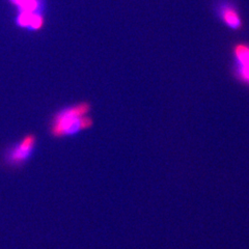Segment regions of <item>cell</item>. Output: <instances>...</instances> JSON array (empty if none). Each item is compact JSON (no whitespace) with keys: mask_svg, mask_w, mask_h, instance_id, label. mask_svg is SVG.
I'll list each match as a JSON object with an SVG mask.
<instances>
[{"mask_svg":"<svg viewBox=\"0 0 249 249\" xmlns=\"http://www.w3.org/2000/svg\"><path fill=\"white\" fill-rule=\"evenodd\" d=\"M90 111V104L81 102L76 105L61 109L56 114H54L50 124V133L54 137H62L64 131L81 116L88 115Z\"/></svg>","mask_w":249,"mask_h":249,"instance_id":"cell-1","label":"cell"},{"mask_svg":"<svg viewBox=\"0 0 249 249\" xmlns=\"http://www.w3.org/2000/svg\"><path fill=\"white\" fill-rule=\"evenodd\" d=\"M36 138L28 134L19 143L14 145L4 155V162L10 167H20L31 157L34 153Z\"/></svg>","mask_w":249,"mask_h":249,"instance_id":"cell-2","label":"cell"},{"mask_svg":"<svg viewBox=\"0 0 249 249\" xmlns=\"http://www.w3.org/2000/svg\"><path fill=\"white\" fill-rule=\"evenodd\" d=\"M17 23L23 27H30L31 29H40L43 26V17L36 12L21 11L18 16Z\"/></svg>","mask_w":249,"mask_h":249,"instance_id":"cell-3","label":"cell"},{"mask_svg":"<svg viewBox=\"0 0 249 249\" xmlns=\"http://www.w3.org/2000/svg\"><path fill=\"white\" fill-rule=\"evenodd\" d=\"M235 53L240 62V75L249 82V48L245 45H239L236 47Z\"/></svg>","mask_w":249,"mask_h":249,"instance_id":"cell-4","label":"cell"},{"mask_svg":"<svg viewBox=\"0 0 249 249\" xmlns=\"http://www.w3.org/2000/svg\"><path fill=\"white\" fill-rule=\"evenodd\" d=\"M222 19L225 24L235 29L241 27L242 24L238 13L230 6H224L222 9Z\"/></svg>","mask_w":249,"mask_h":249,"instance_id":"cell-5","label":"cell"},{"mask_svg":"<svg viewBox=\"0 0 249 249\" xmlns=\"http://www.w3.org/2000/svg\"><path fill=\"white\" fill-rule=\"evenodd\" d=\"M11 1L18 6L20 11L24 12H36L41 6V0H11Z\"/></svg>","mask_w":249,"mask_h":249,"instance_id":"cell-6","label":"cell"}]
</instances>
